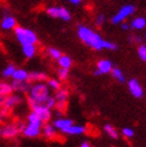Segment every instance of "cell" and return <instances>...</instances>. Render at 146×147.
I'll return each mask as SVG.
<instances>
[{
	"label": "cell",
	"mask_w": 146,
	"mask_h": 147,
	"mask_svg": "<svg viewBox=\"0 0 146 147\" xmlns=\"http://www.w3.org/2000/svg\"><path fill=\"white\" fill-rule=\"evenodd\" d=\"M77 36L84 44L94 50H102V49L116 50L117 49V45L115 43L102 39L100 34H98L88 26L79 25L77 28Z\"/></svg>",
	"instance_id": "6da1fadb"
},
{
	"label": "cell",
	"mask_w": 146,
	"mask_h": 147,
	"mask_svg": "<svg viewBox=\"0 0 146 147\" xmlns=\"http://www.w3.org/2000/svg\"><path fill=\"white\" fill-rule=\"evenodd\" d=\"M28 105L32 109H34L36 105H44L46 99L50 96V89L45 82H36L34 85L29 87L28 90Z\"/></svg>",
	"instance_id": "7a4b0ae2"
},
{
	"label": "cell",
	"mask_w": 146,
	"mask_h": 147,
	"mask_svg": "<svg viewBox=\"0 0 146 147\" xmlns=\"http://www.w3.org/2000/svg\"><path fill=\"white\" fill-rule=\"evenodd\" d=\"M15 34L17 40L21 43V45L24 44H36L38 42V37L34 31L28 28H24L21 26L15 27Z\"/></svg>",
	"instance_id": "3957f363"
},
{
	"label": "cell",
	"mask_w": 146,
	"mask_h": 147,
	"mask_svg": "<svg viewBox=\"0 0 146 147\" xmlns=\"http://www.w3.org/2000/svg\"><path fill=\"white\" fill-rule=\"evenodd\" d=\"M136 7L132 4H125L116 13L111 19L112 24H121L122 22H125L130 16L135 14Z\"/></svg>",
	"instance_id": "277c9868"
},
{
	"label": "cell",
	"mask_w": 146,
	"mask_h": 147,
	"mask_svg": "<svg viewBox=\"0 0 146 147\" xmlns=\"http://www.w3.org/2000/svg\"><path fill=\"white\" fill-rule=\"evenodd\" d=\"M25 124L23 122H17V123H7L3 127H0V136L3 138L11 139L16 137L19 133H22Z\"/></svg>",
	"instance_id": "5b68a950"
},
{
	"label": "cell",
	"mask_w": 146,
	"mask_h": 147,
	"mask_svg": "<svg viewBox=\"0 0 146 147\" xmlns=\"http://www.w3.org/2000/svg\"><path fill=\"white\" fill-rule=\"evenodd\" d=\"M48 16L52 18H57L63 21H70L71 14L67 9H65L63 6H50L47 9Z\"/></svg>",
	"instance_id": "8992f818"
},
{
	"label": "cell",
	"mask_w": 146,
	"mask_h": 147,
	"mask_svg": "<svg viewBox=\"0 0 146 147\" xmlns=\"http://www.w3.org/2000/svg\"><path fill=\"white\" fill-rule=\"evenodd\" d=\"M32 112L36 114V116L39 117L40 120L42 121V123H48V121L51 119V116H52V114H51V110H49L48 108H46L44 105H36V108L32 109Z\"/></svg>",
	"instance_id": "52a82bcc"
},
{
	"label": "cell",
	"mask_w": 146,
	"mask_h": 147,
	"mask_svg": "<svg viewBox=\"0 0 146 147\" xmlns=\"http://www.w3.org/2000/svg\"><path fill=\"white\" fill-rule=\"evenodd\" d=\"M113 64L109 59H100L97 62L96 65V70L94 71L95 75H104V74L111 73V71L113 69Z\"/></svg>",
	"instance_id": "ba28073f"
},
{
	"label": "cell",
	"mask_w": 146,
	"mask_h": 147,
	"mask_svg": "<svg viewBox=\"0 0 146 147\" xmlns=\"http://www.w3.org/2000/svg\"><path fill=\"white\" fill-rule=\"evenodd\" d=\"M127 87L132 96L136 98H142L144 96V90L142 86L136 78H132L127 82Z\"/></svg>",
	"instance_id": "9c48e42d"
},
{
	"label": "cell",
	"mask_w": 146,
	"mask_h": 147,
	"mask_svg": "<svg viewBox=\"0 0 146 147\" xmlns=\"http://www.w3.org/2000/svg\"><path fill=\"white\" fill-rule=\"evenodd\" d=\"M22 101V97L18 95V94H11L9 96H6L4 99V103H3V108L13 110L15 107H17L20 102Z\"/></svg>",
	"instance_id": "30bf717a"
},
{
	"label": "cell",
	"mask_w": 146,
	"mask_h": 147,
	"mask_svg": "<svg viewBox=\"0 0 146 147\" xmlns=\"http://www.w3.org/2000/svg\"><path fill=\"white\" fill-rule=\"evenodd\" d=\"M41 128L42 127H38V126H34V125L25 124V126H24V128L22 130V134L27 138H36V137L40 136Z\"/></svg>",
	"instance_id": "8fae6325"
},
{
	"label": "cell",
	"mask_w": 146,
	"mask_h": 147,
	"mask_svg": "<svg viewBox=\"0 0 146 147\" xmlns=\"http://www.w3.org/2000/svg\"><path fill=\"white\" fill-rule=\"evenodd\" d=\"M86 129L87 128L84 127V125L72 124L70 126H68L67 128L63 129L62 133L67 134V135H72V136H79V135H82V134L86 133Z\"/></svg>",
	"instance_id": "7c38bea8"
},
{
	"label": "cell",
	"mask_w": 146,
	"mask_h": 147,
	"mask_svg": "<svg viewBox=\"0 0 146 147\" xmlns=\"http://www.w3.org/2000/svg\"><path fill=\"white\" fill-rule=\"evenodd\" d=\"M13 92H18V93H27L29 90V84L26 82H18V80H13L11 84Z\"/></svg>",
	"instance_id": "4fadbf2b"
},
{
	"label": "cell",
	"mask_w": 146,
	"mask_h": 147,
	"mask_svg": "<svg viewBox=\"0 0 146 147\" xmlns=\"http://www.w3.org/2000/svg\"><path fill=\"white\" fill-rule=\"evenodd\" d=\"M48 79L47 74L44 72H31L28 73L27 82H45Z\"/></svg>",
	"instance_id": "5bb4252c"
},
{
	"label": "cell",
	"mask_w": 146,
	"mask_h": 147,
	"mask_svg": "<svg viewBox=\"0 0 146 147\" xmlns=\"http://www.w3.org/2000/svg\"><path fill=\"white\" fill-rule=\"evenodd\" d=\"M73 124V121L71 119H68V118H62V117H59V118L55 119L53 121V126L56 128V129H59L62 131L63 129L65 128H67L68 126H70V125Z\"/></svg>",
	"instance_id": "9a60e30c"
},
{
	"label": "cell",
	"mask_w": 146,
	"mask_h": 147,
	"mask_svg": "<svg viewBox=\"0 0 146 147\" xmlns=\"http://www.w3.org/2000/svg\"><path fill=\"white\" fill-rule=\"evenodd\" d=\"M16 24H17L16 19L11 15H7L1 21V28L4 30H11V29L16 27Z\"/></svg>",
	"instance_id": "2e32d148"
},
{
	"label": "cell",
	"mask_w": 146,
	"mask_h": 147,
	"mask_svg": "<svg viewBox=\"0 0 146 147\" xmlns=\"http://www.w3.org/2000/svg\"><path fill=\"white\" fill-rule=\"evenodd\" d=\"M130 28L135 30H143L146 27V19L144 17H136L129 23Z\"/></svg>",
	"instance_id": "e0dca14e"
},
{
	"label": "cell",
	"mask_w": 146,
	"mask_h": 147,
	"mask_svg": "<svg viewBox=\"0 0 146 147\" xmlns=\"http://www.w3.org/2000/svg\"><path fill=\"white\" fill-rule=\"evenodd\" d=\"M53 97L56 102H67V99L69 97V92H68L67 89L61 87L59 90L55 91V94H54Z\"/></svg>",
	"instance_id": "ac0fdd59"
},
{
	"label": "cell",
	"mask_w": 146,
	"mask_h": 147,
	"mask_svg": "<svg viewBox=\"0 0 146 147\" xmlns=\"http://www.w3.org/2000/svg\"><path fill=\"white\" fill-rule=\"evenodd\" d=\"M22 51L25 57L31 59L34 57V54L36 52V45L34 44H24V45H22Z\"/></svg>",
	"instance_id": "d6986e66"
},
{
	"label": "cell",
	"mask_w": 146,
	"mask_h": 147,
	"mask_svg": "<svg viewBox=\"0 0 146 147\" xmlns=\"http://www.w3.org/2000/svg\"><path fill=\"white\" fill-rule=\"evenodd\" d=\"M11 77L14 78V80H18V82H27L28 72L24 69H16Z\"/></svg>",
	"instance_id": "ffe728a7"
},
{
	"label": "cell",
	"mask_w": 146,
	"mask_h": 147,
	"mask_svg": "<svg viewBox=\"0 0 146 147\" xmlns=\"http://www.w3.org/2000/svg\"><path fill=\"white\" fill-rule=\"evenodd\" d=\"M43 134L47 139H52L56 135V128L50 123H45L43 126Z\"/></svg>",
	"instance_id": "44dd1931"
},
{
	"label": "cell",
	"mask_w": 146,
	"mask_h": 147,
	"mask_svg": "<svg viewBox=\"0 0 146 147\" xmlns=\"http://www.w3.org/2000/svg\"><path fill=\"white\" fill-rule=\"evenodd\" d=\"M57 63L59 65V68H65V69H70V67L72 66V59L71 57H69L68 55H61Z\"/></svg>",
	"instance_id": "7402d4cb"
},
{
	"label": "cell",
	"mask_w": 146,
	"mask_h": 147,
	"mask_svg": "<svg viewBox=\"0 0 146 147\" xmlns=\"http://www.w3.org/2000/svg\"><path fill=\"white\" fill-rule=\"evenodd\" d=\"M103 130H104V133L107 134L109 137H111L112 139H118L119 138L118 130L116 129L112 124H105L103 126Z\"/></svg>",
	"instance_id": "603a6c76"
},
{
	"label": "cell",
	"mask_w": 146,
	"mask_h": 147,
	"mask_svg": "<svg viewBox=\"0 0 146 147\" xmlns=\"http://www.w3.org/2000/svg\"><path fill=\"white\" fill-rule=\"evenodd\" d=\"M13 93V89H11V84L7 82H0V96L6 97Z\"/></svg>",
	"instance_id": "cb8c5ba5"
},
{
	"label": "cell",
	"mask_w": 146,
	"mask_h": 147,
	"mask_svg": "<svg viewBox=\"0 0 146 147\" xmlns=\"http://www.w3.org/2000/svg\"><path fill=\"white\" fill-rule=\"evenodd\" d=\"M111 74H112V76L114 77L116 80H118L121 84L125 82V76H124L123 72L121 71V69L117 68V67H113L112 71H111Z\"/></svg>",
	"instance_id": "d4e9b609"
},
{
	"label": "cell",
	"mask_w": 146,
	"mask_h": 147,
	"mask_svg": "<svg viewBox=\"0 0 146 147\" xmlns=\"http://www.w3.org/2000/svg\"><path fill=\"white\" fill-rule=\"evenodd\" d=\"M27 121L28 124L34 125V126H38V127H42V121L40 120V118L36 116V114L34 112H31L27 117Z\"/></svg>",
	"instance_id": "484cf974"
},
{
	"label": "cell",
	"mask_w": 146,
	"mask_h": 147,
	"mask_svg": "<svg viewBox=\"0 0 146 147\" xmlns=\"http://www.w3.org/2000/svg\"><path fill=\"white\" fill-rule=\"evenodd\" d=\"M46 85L48 86L49 89L56 91L61 88V80H59V79H55V78H48Z\"/></svg>",
	"instance_id": "4316f807"
},
{
	"label": "cell",
	"mask_w": 146,
	"mask_h": 147,
	"mask_svg": "<svg viewBox=\"0 0 146 147\" xmlns=\"http://www.w3.org/2000/svg\"><path fill=\"white\" fill-rule=\"evenodd\" d=\"M48 54H49V57H50L51 59L57 61V59L61 57V55H62V52H61L57 48L50 47V48H48Z\"/></svg>",
	"instance_id": "83f0119b"
},
{
	"label": "cell",
	"mask_w": 146,
	"mask_h": 147,
	"mask_svg": "<svg viewBox=\"0 0 146 147\" xmlns=\"http://www.w3.org/2000/svg\"><path fill=\"white\" fill-rule=\"evenodd\" d=\"M16 71V68H15L14 65H9L6 68H4V70L2 71V76L4 77H11L14 72Z\"/></svg>",
	"instance_id": "f1b7e54d"
},
{
	"label": "cell",
	"mask_w": 146,
	"mask_h": 147,
	"mask_svg": "<svg viewBox=\"0 0 146 147\" xmlns=\"http://www.w3.org/2000/svg\"><path fill=\"white\" fill-rule=\"evenodd\" d=\"M121 134H122V136H123L124 138L132 139V137L135 136V130L130 127H124V128H122V130H121Z\"/></svg>",
	"instance_id": "f546056e"
},
{
	"label": "cell",
	"mask_w": 146,
	"mask_h": 147,
	"mask_svg": "<svg viewBox=\"0 0 146 147\" xmlns=\"http://www.w3.org/2000/svg\"><path fill=\"white\" fill-rule=\"evenodd\" d=\"M11 110L3 108V107H2V108L0 109V121H5L6 119L9 118V116H11Z\"/></svg>",
	"instance_id": "4dcf8cb0"
},
{
	"label": "cell",
	"mask_w": 146,
	"mask_h": 147,
	"mask_svg": "<svg viewBox=\"0 0 146 147\" xmlns=\"http://www.w3.org/2000/svg\"><path fill=\"white\" fill-rule=\"evenodd\" d=\"M57 76H59V80H66L69 76V69L59 68L57 70Z\"/></svg>",
	"instance_id": "1f68e13d"
},
{
	"label": "cell",
	"mask_w": 146,
	"mask_h": 147,
	"mask_svg": "<svg viewBox=\"0 0 146 147\" xmlns=\"http://www.w3.org/2000/svg\"><path fill=\"white\" fill-rule=\"evenodd\" d=\"M55 99H54L53 96H49L47 99H46V101L44 102V105H45L46 108H48L49 110H52V109H54V107H55Z\"/></svg>",
	"instance_id": "d6a6232c"
},
{
	"label": "cell",
	"mask_w": 146,
	"mask_h": 147,
	"mask_svg": "<svg viewBox=\"0 0 146 147\" xmlns=\"http://www.w3.org/2000/svg\"><path fill=\"white\" fill-rule=\"evenodd\" d=\"M138 55L143 62L146 63V45H140L138 47Z\"/></svg>",
	"instance_id": "836d02e7"
},
{
	"label": "cell",
	"mask_w": 146,
	"mask_h": 147,
	"mask_svg": "<svg viewBox=\"0 0 146 147\" xmlns=\"http://www.w3.org/2000/svg\"><path fill=\"white\" fill-rule=\"evenodd\" d=\"M105 21H107V18H105V16H104L103 14L97 15L95 18V24H96V26H98V27L103 25L104 23H105Z\"/></svg>",
	"instance_id": "e575fe53"
},
{
	"label": "cell",
	"mask_w": 146,
	"mask_h": 147,
	"mask_svg": "<svg viewBox=\"0 0 146 147\" xmlns=\"http://www.w3.org/2000/svg\"><path fill=\"white\" fill-rule=\"evenodd\" d=\"M121 28L123 29V30H129L130 29V25H129V23H127L125 21V22L121 23Z\"/></svg>",
	"instance_id": "d590c367"
},
{
	"label": "cell",
	"mask_w": 146,
	"mask_h": 147,
	"mask_svg": "<svg viewBox=\"0 0 146 147\" xmlns=\"http://www.w3.org/2000/svg\"><path fill=\"white\" fill-rule=\"evenodd\" d=\"M129 39L132 40L134 43H140L141 41H142V39H141L140 37H137V36H134V34H132V37L129 38ZM132 41H130V42H132Z\"/></svg>",
	"instance_id": "8d00e7d4"
},
{
	"label": "cell",
	"mask_w": 146,
	"mask_h": 147,
	"mask_svg": "<svg viewBox=\"0 0 146 147\" xmlns=\"http://www.w3.org/2000/svg\"><path fill=\"white\" fill-rule=\"evenodd\" d=\"M68 1H69L71 4H73V5H78V4H80V2H82V0H68Z\"/></svg>",
	"instance_id": "74e56055"
},
{
	"label": "cell",
	"mask_w": 146,
	"mask_h": 147,
	"mask_svg": "<svg viewBox=\"0 0 146 147\" xmlns=\"http://www.w3.org/2000/svg\"><path fill=\"white\" fill-rule=\"evenodd\" d=\"M79 147H90V143L87 142V141H84V142H82V144L79 145Z\"/></svg>",
	"instance_id": "f35d334b"
},
{
	"label": "cell",
	"mask_w": 146,
	"mask_h": 147,
	"mask_svg": "<svg viewBox=\"0 0 146 147\" xmlns=\"http://www.w3.org/2000/svg\"><path fill=\"white\" fill-rule=\"evenodd\" d=\"M4 99H5V97L0 96V109L3 107V103H4Z\"/></svg>",
	"instance_id": "ab89813d"
},
{
	"label": "cell",
	"mask_w": 146,
	"mask_h": 147,
	"mask_svg": "<svg viewBox=\"0 0 146 147\" xmlns=\"http://www.w3.org/2000/svg\"><path fill=\"white\" fill-rule=\"evenodd\" d=\"M145 41H146V34H145Z\"/></svg>",
	"instance_id": "60d3db41"
},
{
	"label": "cell",
	"mask_w": 146,
	"mask_h": 147,
	"mask_svg": "<svg viewBox=\"0 0 146 147\" xmlns=\"http://www.w3.org/2000/svg\"><path fill=\"white\" fill-rule=\"evenodd\" d=\"M145 147H146V146H145Z\"/></svg>",
	"instance_id": "b9f144b4"
}]
</instances>
